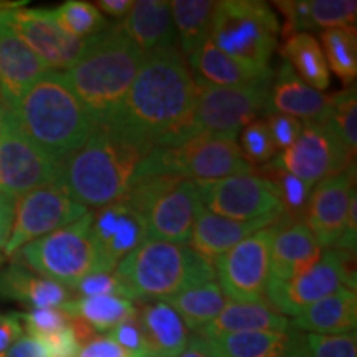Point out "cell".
Instances as JSON below:
<instances>
[{"label":"cell","instance_id":"obj_7","mask_svg":"<svg viewBox=\"0 0 357 357\" xmlns=\"http://www.w3.org/2000/svg\"><path fill=\"white\" fill-rule=\"evenodd\" d=\"M278 33L280 20L270 3L258 0H223L217 3L211 42L242 63L270 70Z\"/></svg>","mask_w":357,"mask_h":357},{"label":"cell","instance_id":"obj_54","mask_svg":"<svg viewBox=\"0 0 357 357\" xmlns=\"http://www.w3.org/2000/svg\"><path fill=\"white\" fill-rule=\"evenodd\" d=\"M7 102H6V100H3V96H2V93H0V128H2V121H3V116H6V113H7Z\"/></svg>","mask_w":357,"mask_h":357},{"label":"cell","instance_id":"obj_8","mask_svg":"<svg viewBox=\"0 0 357 357\" xmlns=\"http://www.w3.org/2000/svg\"><path fill=\"white\" fill-rule=\"evenodd\" d=\"M93 211L65 229L52 231L19 250L22 261L35 273L56 281L73 291L78 281L95 273L91 229Z\"/></svg>","mask_w":357,"mask_h":357},{"label":"cell","instance_id":"obj_42","mask_svg":"<svg viewBox=\"0 0 357 357\" xmlns=\"http://www.w3.org/2000/svg\"><path fill=\"white\" fill-rule=\"evenodd\" d=\"M24 331L40 339L50 337L70 326V316L61 307H42L19 312Z\"/></svg>","mask_w":357,"mask_h":357},{"label":"cell","instance_id":"obj_14","mask_svg":"<svg viewBox=\"0 0 357 357\" xmlns=\"http://www.w3.org/2000/svg\"><path fill=\"white\" fill-rule=\"evenodd\" d=\"M60 164L45 155L26 137L10 108L0 128V189L15 199L55 182Z\"/></svg>","mask_w":357,"mask_h":357},{"label":"cell","instance_id":"obj_26","mask_svg":"<svg viewBox=\"0 0 357 357\" xmlns=\"http://www.w3.org/2000/svg\"><path fill=\"white\" fill-rule=\"evenodd\" d=\"M0 296L19 301L30 310L61 307L73 300L71 289L30 271L22 263H13L0 271Z\"/></svg>","mask_w":357,"mask_h":357},{"label":"cell","instance_id":"obj_27","mask_svg":"<svg viewBox=\"0 0 357 357\" xmlns=\"http://www.w3.org/2000/svg\"><path fill=\"white\" fill-rule=\"evenodd\" d=\"M356 326L357 294L349 288H341L339 291L316 301L289 321V328L314 334L356 333Z\"/></svg>","mask_w":357,"mask_h":357},{"label":"cell","instance_id":"obj_28","mask_svg":"<svg viewBox=\"0 0 357 357\" xmlns=\"http://www.w3.org/2000/svg\"><path fill=\"white\" fill-rule=\"evenodd\" d=\"M149 357H178L187 349L190 331L167 303H146L137 310Z\"/></svg>","mask_w":357,"mask_h":357},{"label":"cell","instance_id":"obj_22","mask_svg":"<svg viewBox=\"0 0 357 357\" xmlns=\"http://www.w3.org/2000/svg\"><path fill=\"white\" fill-rule=\"evenodd\" d=\"M331 96L316 91L294 75L287 61L273 75L266 113H281L305 121H323L328 118Z\"/></svg>","mask_w":357,"mask_h":357},{"label":"cell","instance_id":"obj_38","mask_svg":"<svg viewBox=\"0 0 357 357\" xmlns=\"http://www.w3.org/2000/svg\"><path fill=\"white\" fill-rule=\"evenodd\" d=\"M52 13L58 26L73 38H91L109 26L95 3L83 0H70L61 3L58 8H53Z\"/></svg>","mask_w":357,"mask_h":357},{"label":"cell","instance_id":"obj_52","mask_svg":"<svg viewBox=\"0 0 357 357\" xmlns=\"http://www.w3.org/2000/svg\"><path fill=\"white\" fill-rule=\"evenodd\" d=\"M178 357H207L205 356V352L200 344L197 342V339L190 336V341H189V346H187V349L182 352Z\"/></svg>","mask_w":357,"mask_h":357},{"label":"cell","instance_id":"obj_25","mask_svg":"<svg viewBox=\"0 0 357 357\" xmlns=\"http://www.w3.org/2000/svg\"><path fill=\"white\" fill-rule=\"evenodd\" d=\"M123 30L146 55L169 48H178L171 2L139 0L134 2L126 19L119 22Z\"/></svg>","mask_w":357,"mask_h":357},{"label":"cell","instance_id":"obj_10","mask_svg":"<svg viewBox=\"0 0 357 357\" xmlns=\"http://www.w3.org/2000/svg\"><path fill=\"white\" fill-rule=\"evenodd\" d=\"M356 253L326 248L319 261L306 273L288 281H268L265 298L268 305L283 316H298L307 306L323 300L341 288L356 291Z\"/></svg>","mask_w":357,"mask_h":357},{"label":"cell","instance_id":"obj_41","mask_svg":"<svg viewBox=\"0 0 357 357\" xmlns=\"http://www.w3.org/2000/svg\"><path fill=\"white\" fill-rule=\"evenodd\" d=\"M238 147L243 160L252 167L268 162L278 153L265 119H257L243 128Z\"/></svg>","mask_w":357,"mask_h":357},{"label":"cell","instance_id":"obj_19","mask_svg":"<svg viewBox=\"0 0 357 357\" xmlns=\"http://www.w3.org/2000/svg\"><path fill=\"white\" fill-rule=\"evenodd\" d=\"M202 207L197 184L192 181H177L141 213L147 229V240L190 243L192 230Z\"/></svg>","mask_w":357,"mask_h":357},{"label":"cell","instance_id":"obj_12","mask_svg":"<svg viewBox=\"0 0 357 357\" xmlns=\"http://www.w3.org/2000/svg\"><path fill=\"white\" fill-rule=\"evenodd\" d=\"M275 223L247 236L213 263L215 280L223 296L235 303H268L271 240Z\"/></svg>","mask_w":357,"mask_h":357},{"label":"cell","instance_id":"obj_29","mask_svg":"<svg viewBox=\"0 0 357 357\" xmlns=\"http://www.w3.org/2000/svg\"><path fill=\"white\" fill-rule=\"evenodd\" d=\"M289 329L287 316L280 314L268 303H235L227 300L220 314L211 324L204 326L194 336L208 339L223 334L250 331H278Z\"/></svg>","mask_w":357,"mask_h":357},{"label":"cell","instance_id":"obj_37","mask_svg":"<svg viewBox=\"0 0 357 357\" xmlns=\"http://www.w3.org/2000/svg\"><path fill=\"white\" fill-rule=\"evenodd\" d=\"M291 329L288 357H357L356 333L314 334Z\"/></svg>","mask_w":357,"mask_h":357},{"label":"cell","instance_id":"obj_40","mask_svg":"<svg viewBox=\"0 0 357 357\" xmlns=\"http://www.w3.org/2000/svg\"><path fill=\"white\" fill-rule=\"evenodd\" d=\"M326 121L334 129L337 137L352 158L357 151V96L356 86H347L331 95V105Z\"/></svg>","mask_w":357,"mask_h":357},{"label":"cell","instance_id":"obj_47","mask_svg":"<svg viewBox=\"0 0 357 357\" xmlns=\"http://www.w3.org/2000/svg\"><path fill=\"white\" fill-rule=\"evenodd\" d=\"M77 357H129L126 351H123L113 339L108 336H100L89 339L88 342L79 347Z\"/></svg>","mask_w":357,"mask_h":357},{"label":"cell","instance_id":"obj_13","mask_svg":"<svg viewBox=\"0 0 357 357\" xmlns=\"http://www.w3.org/2000/svg\"><path fill=\"white\" fill-rule=\"evenodd\" d=\"M205 211L231 220L283 217L280 192L266 176L238 174L217 182L197 184Z\"/></svg>","mask_w":357,"mask_h":357},{"label":"cell","instance_id":"obj_35","mask_svg":"<svg viewBox=\"0 0 357 357\" xmlns=\"http://www.w3.org/2000/svg\"><path fill=\"white\" fill-rule=\"evenodd\" d=\"M164 303H167L181 316L190 333H197L220 314L223 306L227 305V298L223 296L217 281H208L185 289Z\"/></svg>","mask_w":357,"mask_h":357},{"label":"cell","instance_id":"obj_3","mask_svg":"<svg viewBox=\"0 0 357 357\" xmlns=\"http://www.w3.org/2000/svg\"><path fill=\"white\" fill-rule=\"evenodd\" d=\"M149 151L118 128H96L60 164L58 181L78 204L100 211L123 197L137 164Z\"/></svg>","mask_w":357,"mask_h":357},{"label":"cell","instance_id":"obj_43","mask_svg":"<svg viewBox=\"0 0 357 357\" xmlns=\"http://www.w3.org/2000/svg\"><path fill=\"white\" fill-rule=\"evenodd\" d=\"M108 337L128 352L129 357H149L144 334H142L137 312L121 324H118L113 331L108 333Z\"/></svg>","mask_w":357,"mask_h":357},{"label":"cell","instance_id":"obj_45","mask_svg":"<svg viewBox=\"0 0 357 357\" xmlns=\"http://www.w3.org/2000/svg\"><path fill=\"white\" fill-rule=\"evenodd\" d=\"M266 126L270 129L271 139H273L276 149L284 151L293 144L300 136L303 123L293 116L281 113H268L265 114Z\"/></svg>","mask_w":357,"mask_h":357},{"label":"cell","instance_id":"obj_34","mask_svg":"<svg viewBox=\"0 0 357 357\" xmlns=\"http://www.w3.org/2000/svg\"><path fill=\"white\" fill-rule=\"evenodd\" d=\"M70 318L86 323L95 333H109L137 312L132 301L119 296H78L61 306Z\"/></svg>","mask_w":357,"mask_h":357},{"label":"cell","instance_id":"obj_32","mask_svg":"<svg viewBox=\"0 0 357 357\" xmlns=\"http://www.w3.org/2000/svg\"><path fill=\"white\" fill-rule=\"evenodd\" d=\"M217 3L218 2H212V0H174L171 2L177 43L184 56H190L205 42L211 40Z\"/></svg>","mask_w":357,"mask_h":357},{"label":"cell","instance_id":"obj_36","mask_svg":"<svg viewBox=\"0 0 357 357\" xmlns=\"http://www.w3.org/2000/svg\"><path fill=\"white\" fill-rule=\"evenodd\" d=\"M321 48H324V58L328 68L341 79L346 86L356 79L357 75V35L356 26H336L323 30L319 33Z\"/></svg>","mask_w":357,"mask_h":357},{"label":"cell","instance_id":"obj_20","mask_svg":"<svg viewBox=\"0 0 357 357\" xmlns=\"http://www.w3.org/2000/svg\"><path fill=\"white\" fill-rule=\"evenodd\" d=\"M319 247L305 222H287L283 217L275 223L271 240L270 280L288 281L306 273L319 261Z\"/></svg>","mask_w":357,"mask_h":357},{"label":"cell","instance_id":"obj_31","mask_svg":"<svg viewBox=\"0 0 357 357\" xmlns=\"http://www.w3.org/2000/svg\"><path fill=\"white\" fill-rule=\"evenodd\" d=\"M187 58H189V65L197 71L195 73L197 77L218 86H245L258 79L273 78L271 68L261 70L242 63L234 56L218 50L211 40Z\"/></svg>","mask_w":357,"mask_h":357},{"label":"cell","instance_id":"obj_16","mask_svg":"<svg viewBox=\"0 0 357 357\" xmlns=\"http://www.w3.org/2000/svg\"><path fill=\"white\" fill-rule=\"evenodd\" d=\"M2 22L10 25L26 47L55 71H65L77 63L91 40L70 37L58 26L52 10L47 8H15L8 12Z\"/></svg>","mask_w":357,"mask_h":357},{"label":"cell","instance_id":"obj_21","mask_svg":"<svg viewBox=\"0 0 357 357\" xmlns=\"http://www.w3.org/2000/svg\"><path fill=\"white\" fill-rule=\"evenodd\" d=\"M50 71L6 22H0V93L8 108L19 102L32 84Z\"/></svg>","mask_w":357,"mask_h":357},{"label":"cell","instance_id":"obj_50","mask_svg":"<svg viewBox=\"0 0 357 357\" xmlns=\"http://www.w3.org/2000/svg\"><path fill=\"white\" fill-rule=\"evenodd\" d=\"M17 199L0 189V252L6 248L8 236H10L13 215H15Z\"/></svg>","mask_w":357,"mask_h":357},{"label":"cell","instance_id":"obj_55","mask_svg":"<svg viewBox=\"0 0 357 357\" xmlns=\"http://www.w3.org/2000/svg\"><path fill=\"white\" fill-rule=\"evenodd\" d=\"M2 260H3V255H2V252H0V263H2Z\"/></svg>","mask_w":357,"mask_h":357},{"label":"cell","instance_id":"obj_11","mask_svg":"<svg viewBox=\"0 0 357 357\" xmlns=\"http://www.w3.org/2000/svg\"><path fill=\"white\" fill-rule=\"evenodd\" d=\"M89 211L78 204L56 181L17 199L10 236L3 255L13 257L33 240L61 230L86 215Z\"/></svg>","mask_w":357,"mask_h":357},{"label":"cell","instance_id":"obj_33","mask_svg":"<svg viewBox=\"0 0 357 357\" xmlns=\"http://www.w3.org/2000/svg\"><path fill=\"white\" fill-rule=\"evenodd\" d=\"M281 53L294 75L307 86L321 93L329 88L331 77L318 38L312 37L311 33L291 35L284 42Z\"/></svg>","mask_w":357,"mask_h":357},{"label":"cell","instance_id":"obj_23","mask_svg":"<svg viewBox=\"0 0 357 357\" xmlns=\"http://www.w3.org/2000/svg\"><path fill=\"white\" fill-rule=\"evenodd\" d=\"M280 218L268 217L248 222L231 220V218L213 215V213L205 211L202 207V211L197 215V220H195L194 230H192L190 248L195 250L200 257H204L205 260H208L213 265L217 258H220L223 253L229 252L235 245L243 242L247 236L273 225Z\"/></svg>","mask_w":357,"mask_h":357},{"label":"cell","instance_id":"obj_39","mask_svg":"<svg viewBox=\"0 0 357 357\" xmlns=\"http://www.w3.org/2000/svg\"><path fill=\"white\" fill-rule=\"evenodd\" d=\"M268 178L278 187L281 207H283V218L287 222H303L306 215L307 204L312 192V185L301 181L283 169L268 166Z\"/></svg>","mask_w":357,"mask_h":357},{"label":"cell","instance_id":"obj_49","mask_svg":"<svg viewBox=\"0 0 357 357\" xmlns=\"http://www.w3.org/2000/svg\"><path fill=\"white\" fill-rule=\"evenodd\" d=\"M22 334H24V326H22L19 312H12L0 318V357L6 356V352Z\"/></svg>","mask_w":357,"mask_h":357},{"label":"cell","instance_id":"obj_17","mask_svg":"<svg viewBox=\"0 0 357 357\" xmlns=\"http://www.w3.org/2000/svg\"><path fill=\"white\" fill-rule=\"evenodd\" d=\"M95 273H111L118 263L147 240L144 218L123 202H113L93 213L91 229Z\"/></svg>","mask_w":357,"mask_h":357},{"label":"cell","instance_id":"obj_6","mask_svg":"<svg viewBox=\"0 0 357 357\" xmlns=\"http://www.w3.org/2000/svg\"><path fill=\"white\" fill-rule=\"evenodd\" d=\"M252 172L255 167L245 162L235 137L200 132L178 146L153 147L132 176H167L204 184Z\"/></svg>","mask_w":357,"mask_h":357},{"label":"cell","instance_id":"obj_4","mask_svg":"<svg viewBox=\"0 0 357 357\" xmlns=\"http://www.w3.org/2000/svg\"><path fill=\"white\" fill-rule=\"evenodd\" d=\"M12 111L26 137L56 164L78 151L96 129L63 71H47Z\"/></svg>","mask_w":357,"mask_h":357},{"label":"cell","instance_id":"obj_9","mask_svg":"<svg viewBox=\"0 0 357 357\" xmlns=\"http://www.w3.org/2000/svg\"><path fill=\"white\" fill-rule=\"evenodd\" d=\"M197 108L194 132L223 134L236 137L242 128L257 121L268 109L271 79H258L245 86H218L205 82L197 75Z\"/></svg>","mask_w":357,"mask_h":357},{"label":"cell","instance_id":"obj_44","mask_svg":"<svg viewBox=\"0 0 357 357\" xmlns=\"http://www.w3.org/2000/svg\"><path fill=\"white\" fill-rule=\"evenodd\" d=\"M79 296H119L126 300V293L116 273H89L73 288Z\"/></svg>","mask_w":357,"mask_h":357},{"label":"cell","instance_id":"obj_51","mask_svg":"<svg viewBox=\"0 0 357 357\" xmlns=\"http://www.w3.org/2000/svg\"><path fill=\"white\" fill-rule=\"evenodd\" d=\"M132 3V0H100L95 3V7L113 19H126L128 13L131 12Z\"/></svg>","mask_w":357,"mask_h":357},{"label":"cell","instance_id":"obj_46","mask_svg":"<svg viewBox=\"0 0 357 357\" xmlns=\"http://www.w3.org/2000/svg\"><path fill=\"white\" fill-rule=\"evenodd\" d=\"M3 357H53L50 347L43 339L25 333L17 339Z\"/></svg>","mask_w":357,"mask_h":357},{"label":"cell","instance_id":"obj_15","mask_svg":"<svg viewBox=\"0 0 357 357\" xmlns=\"http://www.w3.org/2000/svg\"><path fill=\"white\" fill-rule=\"evenodd\" d=\"M271 166L314 185L354 166V158L329 123L323 119L303 123L298 139L288 149L280 151Z\"/></svg>","mask_w":357,"mask_h":357},{"label":"cell","instance_id":"obj_24","mask_svg":"<svg viewBox=\"0 0 357 357\" xmlns=\"http://www.w3.org/2000/svg\"><path fill=\"white\" fill-rule=\"evenodd\" d=\"M283 13L284 25L281 35L284 38L310 30H328L356 24V0H284L273 2Z\"/></svg>","mask_w":357,"mask_h":357},{"label":"cell","instance_id":"obj_18","mask_svg":"<svg viewBox=\"0 0 357 357\" xmlns=\"http://www.w3.org/2000/svg\"><path fill=\"white\" fill-rule=\"evenodd\" d=\"M356 194V166L312 187L305 225L321 248H334L344 234L351 200Z\"/></svg>","mask_w":357,"mask_h":357},{"label":"cell","instance_id":"obj_56","mask_svg":"<svg viewBox=\"0 0 357 357\" xmlns=\"http://www.w3.org/2000/svg\"><path fill=\"white\" fill-rule=\"evenodd\" d=\"M0 318H2V314H0Z\"/></svg>","mask_w":357,"mask_h":357},{"label":"cell","instance_id":"obj_30","mask_svg":"<svg viewBox=\"0 0 357 357\" xmlns=\"http://www.w3.org/2000/svg\"><path fill=\"white\" fill-rule=\"evenodd\" d=\"M197 339L207 357H288L291 329L278 331H250Z\"/></svg>","mask_w":357,"mask_h":357},{"label":"cell","instance_id":"obj_2","mask_svg":"<svg viewBox=\"0 0 357 357\" xmlns=\"http://www.w3.org/2000/svg\"><path fill=\"white\" fill-rule=\"evenodd\" d=\"M144 58L121 24H114L91 37L82 58L63 71L96 128L111 126L119 118Z\"/></svg>","mask_w":357,"mask_h":357},{"label":"cell","instance_id":"obj_1","mask_svg":"<svg viewBox=\"0 0 357 357\" xmlns=\"http://www.w3.org/2000/svg\"><path fill=\"white\" fill-rule=\"evenodd\" d=\"M195 77L181 50L169 48L146 55L111 126L147 149L172 147L195 136Z\"/></svg>","mask_w":357,"mask_h":357},{"label":"cell","instance_id":"obj_48","mask_svg":"<svg viewBox=\"0 0 357 357\" xmlns=\"http://www.w3.org/2000/svg\"><path fill=\"white\" fill-rule=\"evenodd\" d=\"M43 341L50 347L53 357H77L82 347L70 326L50 337H45Z\"/></svg>","mask_w":357,"mask_h":357},{"label":"cell","instance_id":"obj_5","mask_svg":"<svg viewBox=\"0 0 357 357\" xmlns=\"http://www.w3.org/2000/svg\"><path fill=\"white\" fill-rule=\"evenodd\" d=\"M129 301H166L215 280V268L189 245L146 240L114 270Z\"/></svg>","mask_w":357,"mask_h":357},{"label":"cell","instance_id":"obj_53","mask_svg":"<svg viewBox=\"0 0 357 357\" xmlns=\"http://www.w3.org/2000/svg\"><path fill=\"white\" fill-rule=\"evenodd\" d=\"M25 6L26 2H0V22H2L3 17H6L10 10H15V8H20Z\"/></svg>","mask_w":357,"mask_h":357}]
</instances>
